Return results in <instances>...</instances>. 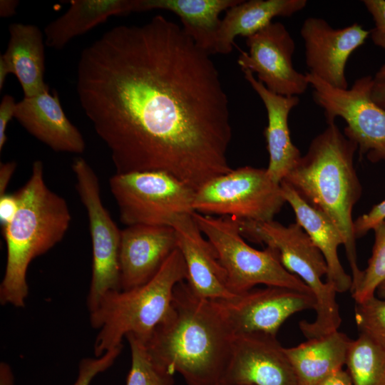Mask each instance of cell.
<instances>
[{
    "label": "cell",
    "instance_id": "31",
    "mask_svg": "<svg viewBox=\"0 0 385 385\" xmlns=\"http://www.w3.org/2000/svg\"><path fill=\"white\" fill-rule=\"evenodd\" d=\"M362 2L374 22L369 36L374 45L385 50V1L364 0Z\"/></svg>",
    "mask_w": 385,
    "mask_h": 385
},
{
    "label": "cell",
    "instance_id": "38",
    "mask_svg": "<svg viewBox=\"0 0 385 385\" xmlns=\"http://www.w3.org/2000/svg\"><path fill=\"white\" fill-rule=\"evenodd\" d=\"M19 4L17 0H1L0 16L11 17L16 14V9Z\"/></svg>",
    "mask_w": 385,
    "mask_h": 385
},
{
    "label": "cell",
    "instance_id": "21",
    "mask_svg": "<svg viewBox=\"0 0 385 385\" xmlns=\"http://www.w3.org/2000/svg\"><path fill=\"white\" fill-rule=\"evenodd\" d=\"M306 0L241 1L227 10L217 34L215 54H227L237 36L249 37L262 30L277 16L288 17L302 10Z\"/></svg>",
    "mask_w": 385,
    "mask_h": 385
},
{
    "label": "cell",
    "instance_id": "32",
    "mask_svg": "<svg viewBox=\"0 0 385 385\" xmlns=\"http://www.w3.org/2000/svg\"><path fill=\"white\" fill-rule=\"evenodd\" d=\"M385 220V200L375 205L366 214L354 221V233L356 239L365 235L378 224Z\"/></svg>",
    "mask_w": 385,
    "mask_h": 385
},
{
    "label": "cell",
    "instance_id": "6",
    "mask_svg": "<svg viewBox=\"0 0 385 385\" xmlns=\"http://www.w3.org/2000/svg\"><path fill=\"white\" fill-rule=\"evenodd\" d=\"M237 220L243 237L272 250L284 267L312 291L316 317L312 322H299L304 336L312 339L337 331L342 322L337 292L332 284L323 282L328 272L326 261L303 228L297 222L286 226L274 220Z\"/></svg>",
    "mask_w": 385,
    "mask_h": 385
},
{
    "label": "cell",
    "instance_id": "39",
    "mask_svg": "<svg viewBox=\"0 0 385 385\" xmlns=\"http://www.w3.org/2000/svg\"><path fill=\"white\" fill-rule=\"evenodd\" d=\"M14 377L10 366L6 362L0 364V385H14Z\"/></svg>",
    "mask_w": 385,
    "mask_h": 385
},
{
    "label": "cell",
    "instance_id": "7",
    "mask_svg": "<svg viewBox=\"0 0 385 385\" xmlns=\"http://www.w3.org/2000/svg\"><path fill=\"white\" fill-rule=\"evenodd\" d=\"M192 217L215 247L226 272L228 288L235 294L265 284L313 295L300 278L284 267L272 250L266 247L258 250L246 243L236 219L197 212H194Z\"/></svg>",
    "mask_w": 385,
    "mask_h": 385
},
{
    "label": "cell",
    "instance_id": "17",
    "mask_svg": "<svg viewBox=\"0 0 385 385\" xmlns=\"http://www.w3.org/2000/svg\"><path fill=\"white\" fill-rule=\"evenodd\" d=\"M176 248V234L171 226L134 225L121 230V289H132L151 279Z\"/></svg>",
    "mask_w": 385,
    "mask_h": 385
},
{
    "label": "cell",
    "instance_id": "28",
    "mask_svg": "<svg viewBox=\"0 0 385 385\" xmlns=\"http://www.w3.org/2000/svg\"><path fill=\"white\" fill-rule=\"evenodd\" d=\"M374 244L368 265L362 270L359 282L351 289L356 303L374 295L379 286L385 281V220L374 229Z\"/></svg>",
    "mask_w": 385,
    "mask_h": 385
},
{
    "label": "cell",
    "instance_id": "29",
    "mask_svg": "<svg viewBox=\"0 0 385 385\" xmlns=\"http://www.w3.org/2000/svg\"><path fill=\"white\" fill-rule=\"evenodd\" d=\"M354 319L359 334L385 349V299L374 295L356 303Z\"/></svg>",
    "mask_w": 385,
    "mask_h": 385
},
{
    "label": "cell",
    "instance_id": "19",
    "mask_svg": "<svg viewBox=\"0 0 385 385\" xmlns=\"http://www.w3.org/2000/svg\"><path fill=\"white\" fill-rule=\"evenodd\" d=\"M244 77L262 99L267 113L268 123L265 130L270 160L267 173L276 183H280L297 165L302 155L293 144L288 125L290 111L299 102L298 96H284L269 91L248 70Z\"/></svg>",
    "mask_w": 385,
    "mask_h": 385
},
{
    "label": "cell",
    "instance_id": "24",
    "mask_svg": "<svg viewBox=\"0 0 385 385\" xmlns=\"http://www.w3.org/2000/svg\"><path fill=\"white\" fill-rule=\"evenodd\" d=\"M351 341L347 335L337 330L284 348L299 385H318L342 369Z\"/></svg>",
    "mask_w": 385,
    "mask_h": 385
},
{
    "label": "cell",
    "instance_id": "2",
    "mask_svg": "<svg viewBox=\"0 0 385 385\" xmlns=\"http://www.w3.org/2000/svg\"><path fill=\"white\" fill-rule=\"evenodd\" d=\"M216 300L175 287L171 309L145 343L152 359L187 385H212L225 372L234 339Z\"/></svg>",
    "mask_w": 385,
    "mask_h": 385
},
{
    "label": "cell",
    "instance_id": "8",
    "mask_svg": "<svg viewBox=\"0 0 385 385\" xmlns=\"http://www.w3.org/2000/svg\"><path fill=\"white\" fill-rule=\"evenodd\" d=\"M286 202L265 168L245 166L214 178L195 191V212L238 220H273Z\"/></svg>",
    "mask_w": 385,
    "mask_h": 385
},
{
    "label": "cell",
    "instance_id": "35",
    "mask_svg": "<svg viewBox=\"0 0 385 385\" xmlns=\"http://www.w3.org/2000/svg\"><path fill=\"white\" fill-rule=\"evenodd\" d=\"M15 161L1 163L0 164V197L6 194L11 178L16 169Z\"/></svg>",
    "mask_w": 385,
    "mask_h": 385
},
{
    "label": "cell",
    "instance_id": "25",
    "mask_svg": "<svg viewBox=\"0 0 385 385\" xmlns=\"http://www.w3.org/2000/svg\"><path fill=\"white\" fill-rule=\"evenodd\" d=\"M134 0H72L68 10L44 29L45 44L62 49L71 39L83 34L112 16L133 12Z\"/></svg>",
    "mask_w": 385,
    "mask_h": 385
},
{
    "label": "cell",
    "instance_id": "3",
    "mask_svg": "<svg viewBox=\"0 0 385 385\" xmlns=\"http://www.w3.org/2000/svg\"><path fill=\"white\" fill-rule=\"evenodd\" d=\"M357 150V144L342 133L335 123L327 124L283 180L339 230L352 273L351 288L359 282L362 272L357 264L352 220L354 206L361 195L354 165Z\"/></svg>",
    "mask_w": 385,
    "mask_h": 385
},
{
    "label": "cell",
    "instance_id": "30",
    "mask_svg": "<svg viewBox=\"0 0 385 385\" xmlns=\"http://www.w3.org/2000/svg\"><path fill=\"white\" fill-rule=\"evenodd\" d=\"M123 346L110 349L103 355L83 358L78 364V375L73 385H90L98 374L110 368L121 352Z\"/></svg>",
    "mask_w": 385,
    "mask_h": 385
},
{
    "label": "cell",
    "instance_id": "15",
    "mask_svg": "<svg viewBox=\"0 0 385 385\" xmlns=\"http://www.w3.org/2000/svg\"><path fill=\"white\" fill-rule=\"evenodd\" d=\"M300 34L304 42L309 73L332 86L348 88L346 63L351 54L365 42L369 31L358 24L334 29L323 19L309 17L304 20Z\"/></svg>",
    "mask_w": 385,
    "mask_h": 385
},
{
    "label": "cell",
    "instance_id": "26",
    "mask_svg": "<svg viewBox=\"0 0 385 385\" xmlns=\"http://www.w3.org/2000/svg\"><path fill=\"white\" fill-rule=\"evenodd\" d=\"M345 365L354 385H385V349L365 335L351 341Z\"/></svg>",
    "mask_w": 385,
    "mask_h": 385
},
{
    "label": "cell",
    "instance_id": "22",
    "mask_svg": "<svg viewBox=\"0 0 385 385\" xmlns=\"http://www.w3.org/2000/svg\"><path fill=\"white\" fill-rule=\"evenodd\" d=\"M242 0H134L133 12L165 10L176 14L182 28L202 50L215 54L219 15Z\"/></svg>",
    "mask_w": 385,
    "mask_h": 385
},
{
    "label": "cell",
    "instance_id": "13",
    "mask_svg": "<svg viewBox=\"0 0 385 385\" xmlns=\"http://www.w3.org/2000/svg\"><path fill=\"white\" fill-rule=\"evenodd\" d=\"M216 301L234 335L265 334L277 337L289 317L314 309L316 306L313 295L274 286L252 289L232 299Z\"/></svg>",
    "mask_w": 385,
    "mask_h": 385
},
{
    "label": "cell",
    "instance_id": "23",
    "mask_svg": "<svg viewBox=\"0 0 385 385\" xmlns=\"http://www.w3.org/2000/svg\"><path fill=\"white\" fill-rule=\"evenodd\" d=\"M6 50L0 56L17 78L24 97H31L49 87L44 81L45 49L40 29L31 24H11Z\"/></svg>",
    "mask_w": 385,
    "mask_h": 385
},
{
    "label": "cell",
    "instance_id": "42",
    "mask_svg": "<svg viewBox=\"0 0 385 385\" xmlns=\"http://www.w3.org/2000/svg\"><path fill=\"white\" fill-rule=\"evenodd\" d=\"M379 297L385 299V281H384L377 288L376 294Z\"/></svg>",
    "mask_w": 385,
    "mask_h": 385
},
{
    "label": "cell",
    "instance_id": "37",
    "mask_svg": "<svg viewBox=\"0 0 385 385\" xmlns=\"http://www.w3.org/2000/svg\"><path fill=\"white\" fill-rule=\"evenodd\" d=\"M371 96L376 104L385 110V79L376 80L374 78Z\"/></svg>",
    "mask_w": 385,
    "mask_h": 385
},
{
    "label": "cell",
    "instance_id": "27",
    "mask_svg": "<svg viewBox=\"0 0 385 385\" xmlns=\"http://www.w3.org/2000/svg\"><path fill=\"white\" fill-rule=\"evenodd\" d=\"M125 338L131 353V365L125 385L174 384V374L152 359L145 342L131 334L127 335Z\"/></svg>",
    "mask_w": 385,
    "mask_h": 385
},
{
    "label": "cell",
    "instance_id": "18",
    "mask_svg": "<svg viewBox=\"0 0 385 385\" xmlns=\"http://www.w3.org/2000/svg\"><path fill=\"white\" fill-rule=\"evenodd\" d=\"M14 118L24 129L56 152L81 154L85 140L68 120L57 93L49 88L16 103Z\"/></svg>",
    "mask_w": 385,
    "mask_h": 385
},
{
    "label": "cell",
    "instance_id": "34",
    "mask_svg": "<svg viewBox=\"0 0 385 385\" xmlns=\"http://www.w3.org/2000/svg\"><path fill=\"white\" fill-rule=\"evenodd\" d=\"M18 207V198L14 194H5L0 197V222L1 227L9 223Z\"/></svg>",
    "mask_w": 385,
    "mask_h": 385
},
{
    "label": "cell",
    "instance_id": "12",
    "mask_svg": "<svg viewBox=\"0 0 385 385\" xmlns=\"http://www.w3.org/2000/svg\"><path fill=\"white\" fill-rule=\"evenodd\" d=\"M249 51L241 49L237 63L242 71L257 73L272 93L284 96L303 94L309 83L307 74L294 68L295 43L284 24L272 22L246 39Z\"/></svg>",
    "mask_w": 385,
    "mask_h": 385
},
{
    "label": "cell",
    "instance_id": "4",
    "mask_svg": "<svg viewBox=\"0 0 385 385\" xmlns=\"http://www.w3.org/2000/svg\"><path fill=\"white\" fill-rule=\"evenodd\" d=\"M15 193L16 212L2 227L6 262L0 303L21 308L29 294L26 274L30 263L63 240L71 215L66 200L47 186L41 160L33 163L29 178Z\"/></svg>",
    "mask_w": 385,
    "mask_h": 385
},
{
    "label": "cell",
    "instance_id": "43",
    "mask_svg": "<svg viewBox=\"0 0 385 385\" xmlns=\"http://www.w3.org/2000/svg\"><path fill=\"white\" fill-rule=\"evenodd\" d=\"M212 385H238V384H227V383H224V382H218L217 384H212Z\"/></svg>",
    "mask_w": 385,
    "mask_h": 385
},
{
    "label": "cell",
    "instance_id": "11",
    "mask_svg": "<svg viewBox=\"0 0 385 385\" xmlns=\"http://www.w3.org/2000/svg\"><path fill=\"white\" fill-rule=\"evenodd\" d=\"M71 168L76 189L86 208L92 245V275L87 297L89 312L110 291L121 290L119 250L121 230L103 205L98 178L81 157L76 158Z\"/></svg>",
    "mask_w": 385,
    "mask_h": 385
},
{
    "label": "cell",
    "instance_id": "1",
    "mask_svg": "<svg viewBox=\"0 0 385 385\" xmlns=\"http://www.w3.org/2000/svg\"><path fill=\"white\" fill-rule=\"evenodd\" d=\"M81 106L115 173H167L194 190L232 169L229 101L210 55L162 15L84 48Z\"/></svg>",
    "mask_w": 385,
    "mask_h": 385
},
{
    "label": "cell",
    "instance_id": "10",
    "mask_svg": "<svg viewBox=\"0 0 385 385\" xmlns=\"http://www.w3.org/2000/svg\"><path fill=\"white\" fill-rule=\"evenodd\" d=\"M306 74L327 124L335 123L337 117L343 118L346 123L344 134L357 144L360 156L371 163L385 161V110L371 98L374 77H360L350 88L342 89Z\"/></svg>",
    "mask_w": 385,
    "mask_h": 385
},
{
    "label": "cell",
    "instance_id": "20",
    "mask_svg": "<svg viewBox=\"0 0 385 385\" xmlns=\"http://www.w3.org/2000/svg\"><path fill=\"white\" fill-rule=\"evenodd\" d=\"M286 202L292 207L298 223L322 254L328 268L327 281L335 287L337 293L351 290L352 277L343 268L338 248L344 244V238L331 219L322 211L309 205L286 181L280 183Z\"/></svg>",
    "mask_w": 385,
    "mask_h": 385
},
{
    "label": "cell",
    "instance_id": "5",
    "mask_svg": "<svg viewBox=\"0 0 385 385\" xmlns=\"http://www.w3.org/2000/svg\"><path fill=\"white\" fill-rule=\"evenodd\" d=\"M186 279L185 264L177 247L146 283L105 294L89 312L91 326L99 329L95 356L123 346V339L129 334L145 343L169 314L175 287Z\"/></svg>",
    "mask_w": 385,
    "mask_h": 385
},
{
    "label": "cell",
    "instance_id": "40",
    "mask_svg": "<svg viewBox=\"0 0 385 385\" xmlns=\"http://www.w3.org/2000/svg\"><path fill=\"white\" fill-rule=\"evenodd\" d=\"M11 73L10 68L6 61L0 56V90L4 88L6 77Z\"/></svg>",
    "mask_w": 385,
    "mask_h": 385
},
{
    "label": "cell",
    "instance_id": "16",
    "mask_svg": "<svg viewBox=\"0 0 385 385\" xmlns=\"http://www.w3.org/2000/svg\"><path fill=\"white\" fill-rule=\"evenodd\" d=\"M192 214L178 215L170 225L176 234L177 247L185 264L186 282L202 298L218 301L232 299L237 295L229 289L226 272L217 253L210 242L203 237Z\"/></svg>",
    "mask_w": 385,
    "mask_h": 385
},
{
    "label": "cell",
    "instance_id": "14",
    "mask_svg": "<svg viewBox=\"0 0 385 385\" xmlns=\"http://www.w3.org/2000/svg\"><path fill=\"white\" fill-rule=\"evenodd\" d=\"M221 382L238 385H299L276 336L235 335Z\"/></svg>",
    "mask_w": 385,
    "mask_h": 385
},
{
    "label": "cell",
    "instance_id": "9",
    "mask_svg": "<svg viewBox=\"0 0 385 385\" xmlns=\"http://www.w3.org/2000/svg\"><path fill=\"white\" fill-rule=\"evenodd\" d=\"M109 188L127 226H170L177 216L195 212V190L165 172L115 173Z\"/></svg>",
    "mask_w": 385,
    "mask_h": 385
},
{
    "label": "cell",
    "instance_id": "33",
    "mask_svg": "<svg viewBox=\"0 0 385 385\" xmlns=\"http://www.w3.org/2000/svg\"><path fill=\"white\" fill-rule=\"evenodd\" d=\"M16 103L11 95H4L0 103V151H2L7 140L6 130L14 113Z\"/></svg>",
    "mask_w": 385,
    "mask_h": 385
},
{
    "label": "cell",
    "instance_id": "41",
    "mask_svg": "<svg viewBox=\"0 0 385 385\" xmlns=\"http://www.w3.org/2000/svg\"><path fill=\"white\" fill-rule=\"evenodd\" d=\"M376 80L385 79V64L382 65L374 77Z\"/></svg>",
    "mask_w": 385,
    "mask_h": 385
},
{
    "label": "cell",
    "instance_id": "36",
    "mask_svg": "<svg viewBox=\"0 0 385 385\" xmlns=\"http://www.w3.org/2000/svg\"><path fill=\"white\" fill-rule=\"evenodd\" d=\"M318 385H354L348 371L343 370L342 369H339L326 379H324Z\"/></svg>",
    "mask_w": 385,
    "mask_h": 385
}]
</instances>
